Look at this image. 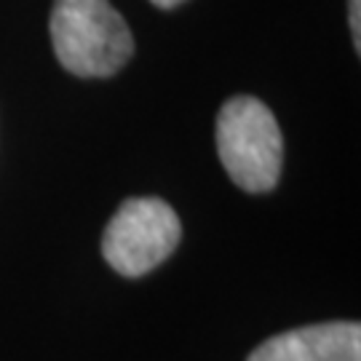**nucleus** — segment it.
<instances>
[{
	"mask_svg": "<svg viewBox=\"0 0 361 361\" xmlns=\"http://www.w3.org/2000/svg\"><path fill=\"white\" fill-rule=\"evenodd\" d=\"M49 30L56 59L78 78L116 75L134 54V35L110 0H54Z\"/></svg>",
	"mask_w": 361,
	"mask_h": 361,
	"instance_id": "f257e3e1",
	"label": "nucleus"
},
{
	"mask_svg": "<svg viewBox=\"0 0 361 361\" xmlns=\"http://www.w3.org/2000/svg\"><path fill=\"white\" fill-rule=\"evenodd\" d=\"M217 153L241 190H273L281 174L284 140L271 107L255 97L228 99L217 116Z\"/></svg>",
	"mask_w": 361,
	"mask_h": 361,
	"instance_id": "f03ea898",
	"label": "nucleus"
},
{
	"mask_svg": "<svg viewBox=\"0 0 361 361\" xmlns=\"http://www.w3.org/2000/svg\"><path fill=\"white\" fill-rule=\"evenodd\" d=\"M182 225L177 212L161 198H129L102 235V255L126 279L153 271L177 249Z\"/></svg>",
	"mask_w": 361,
	"mask_h": 361,
	"instance_id": "7ed1b4c3",
	"label": "nucleus"
},
{
	"mask_svg": "<svg viewBox=\"0 0 361 361\" xmlns=\"http://www.w3.org/2000/svg\"><path fill=\"white\" fill-rule=\"evenodd\" d=\"M249 361H361V326L332 322L292 329L257 345Z\"/></svg>",
	"mask_w": 361,
	"mask_h": 361,
	"instance_id": "20e7f679",
	"label": "nucleus"
},
{
	"mask_svg": "<svg viewBox=\"0 0 361 361\" xmlns=\"http://www.w3.org/2000/svg\"><path fill=\"white\" fill-rule=\"evenodd\" d=\"M348 13H350V30H353V43L356 51L361 49V0H348Z\"/></svg>",
	"mask_w": 361,
	"mask_h": 361,
	"instance_id": "39448f33",
	"label": "nucleus"
},
{
	"mask_svg": "<svg viewBox=\"0 0 361 361\" xmlns=\"http://www.w3.org/2000/svg\"><path fill=\"white\" fill-rule=\"evenodd\" d=\"M153 6H158V8H174V6H180V3H185V0H150Z\"/></svg>",
	"mask_w": 361,
	"mask_h": 361,
	"instance_id": "423d86ee",
	"label": "nucleus"
}]
</instances>
